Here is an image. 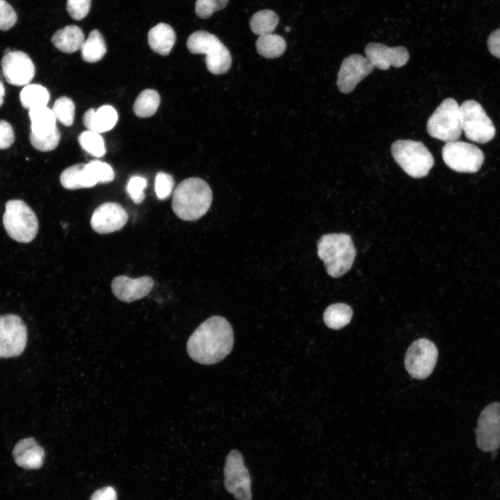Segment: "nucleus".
I'll use <instances>...</instances> for the list:
<instances>
[{
    "label": "nucleus",
    "instance_id": "1",
    "mask_svg": "<svg viewBox=\"0 0 500 500\" xmlns=\"http://www.w3.org/2000/svg\"><path fill=\"white\" fill-rule=\"evenodd\" d=\"M234 337L229 322L221 316H212L192 333L187 342L189 356L202 365H213L228 356Z\"/></svg>",
    "mask_w": 500,
    "mask_h": 500
},
{
    "label": "nucleus",
    "instance_id": "2",
    "mask_svg": "<svg viewBox=\"0 0 500 500\" xmlns=\"http://www.w3.org/2000/svg\"><path fill=\"white\" fill-rule=\"evenodd\" d=\"M212 200L208 184L197 177L181 181L173 193L172 208L174 214L184 221H195L209 210Z\"/></svg>",
    "mask_w": 500,
    "mask_h": 500
},
{
    "label": "nucleus",
    "instance_id": "3",
    "mask_svg": "<svg viewBox=\"0 0 500 500\" xmlns=\"http://www.w3.org/2000/svg\"><path fill=\"white\" fill-rule=\"evenodd\" d=\"M356 253L352 239L346 233L326 234L317 242V255L333 278L342 276L351 268Z\"/></svg>",
    "mask_w": 500,
    "mask_h": 500
},
{
    "label": "nucleus",
    "instance_id": "4",
    "mask_svg": "<svg viewBox=\"0 0 500 500\" xmlns=\"http://www.w3.org/2000/svg\"><path fill=\"white\" fill-rule=\"evenodd\" d=\"M391 153L401 169L415 178L427 176L434 165L431 153L419 141L397 140L391 146Z\"/></svg>",
    "mask_w": 500,
    "mask_h": 500
},
{
    "label": "nucleus",
    "instance_id": "5",
    "mask_svg": "<svg viewBox=\"0 0 500 500\" xmlns=\"http://www.w3.org/2000/svg\"><path fill=\"white\" fill-rule=\"evenodd\" d=\"M3 224L10 238L21 243L31 242L39 227L34 211L20 199H11L6 203Z\"/></svg>",
    "mask_w": 500,
    "mask_h": 500
},
{
    "label": "nucleus",
    "instance_id": "6",
    "mask_svg": "<svg viewBox=\"0 0 500 500\" xmlns=\"http://www.w3.org/2000/svg\"><path fill=\"white\" fill-rule=\"evenodd\" d=\"M186 45L190 52L206 55V67L210 73L222 74L230 69L231 53L215 35L205 31H197L188 37Z\"/></svg>",
    "mask_w": 500,
    "mask_h": 500
},
{
    "label": "nucleus",
    "instance_id": "7",
    "mask_svg": "<svg viewBox=\"0 0 500 500\" xmlns=\"http://www.w3.org/2000/svg\"><path fill=\"white\" fill-rule=\"evenodd\" d=\"M429 135L449 142L457 140L462 133L460 106L452 98L444 99L427 121Z\"/></svg>",
    "mask_w": 500,
    "mask_h": 500
},
{
    "label": "nucleus",
    "instance_id": "8",
    "mask_svg": "<svg viewBox=\"0 0 500 500\" xmlns=\"http://www.w3.org/2000/svg\"><path fill=\"white\" fill-rule=\"evenodd\" d=\"M462 129L465 137L484 144L495 136L496 129L482 106L474 100H467L460 106Z\"/></svg>",
    "mask_w": 500,
    "mask_h": 500
},
{
    "label": "nucleus",
    "instance_id": "9",
    "mask_svg": "<svg viewBox=\"0 0 500 500\" xmlns=\"http://www.w3.org/2000/svg\"><path fill=\"white\" fill-rule=\"evenodd\" d=\"M444 163L452 170L475 173L484 162V154L476 146L462 141L446 142L442 150Z\"/></svg>",
    "mask_w": 500,
    "mask_h": 500
},
{
    "label": "nucleus",
    "instance_id": "10",
    "mask_svg": "<svg viewBox=\"0 0 500 500\" xmlns=\"http://www.w3.org/2000/svg\"><path fill=\"white\" fill-rule=\"evenodd\" d=\"M224 487L237 500H251V482L242 454L232 450L227 455L224 468Z\"/></svg>",
    "mask_w": 500,
    "mask_h": 500
},
{
    "label": "nucleus",
    "instance_id": "11",
    "mask_svg": "<svg viewBox=\"0 0 500 500\" xmlns=\"http://www.w3.org/2000/svg\"><path fill=\"white\" fill-rule=\"evenodd\" d=\"M27 343V329L22 319L12 314L0 315V358L21 355Z\"/></svg>",
    "mask_w": 500,
    "mask_h": 500
},
{
    "label": "nucleus",
    "instance_id": "12",
    "mask_svg": "<svg viewBox=\"0 0 500 500\" xmlns=\"http://www.w3.org/2000/svg\"><path fill=\"white\" fill-rule=\"evenodd\" d=\"M438 356V349L431 340L421 338L408 348L405 366L409 374L417 379L427 378L433 372Z\"/></svg>",
    "mask_w": 500,
    "mask_h": 500
},
{
    "label": "nucleus",
    "instance_id": "13",
    "mask_svg": "<svg viewBox=\"0 0 500 500\" xmlns=\"http://www.w3.org/2000/svg\"><path fill=\"white\" fill-rule=\"evenodd\" d=\"M477 447L484 452L500 447V403L488 405L480 414L476 428Z\"/></svg>",
    "mask_w": 500,
    "mask_h": 500
},
{
    "label": "nucleus",
    "instance_id": "14",
    "mask_svg": "<svg viewBox=\"0 0 500 500\" xmlns=\"http://www.w3.org/2000/svg\"><path fill=\"white\" fill-rule=\"evenodd\" d=\"M375 68L365 56L353 53L346 57L338 73L337 85L344 94L351 92L357 85Z\"/></svg>",
    "mask_w": 500,
    "mask_h": 500
},
{
    "label": "nucleus",
    "instance_id": "15",
    "mask_svg": "<svg viewBox=\"0 0 500 500\" xmlns=\"http://www.w3.org/2000/svg\"><path fill=\"white\" fill-rule=\"evenodd\" d=\"M1 65L4 78L13 85H27L35 76L32 60L21 51H10L5 53Z\"/></svg>",
    "mask_w": 500,
    "mask_h": 500
},
{
    "label": "nucleus",
    "instance_id": "16",
    "mask_svg": "<svg viewBox=\"0 0 500 500\" xmlns=\"http://www.w3.org/2000/svg\"><path fill=\"white\" fill-rule=\"evenodd\" d=\"M128 220V213L118 203L106 202L93 212L90 225L100 234L110 233L122 228Z\"/></svg>",
    "mask_w": 500,
    "mask_h": 500
},
{
    "label": "nucleus",
    "instance_id": "17",
    "mask_svg": "<svg viewBox=\"0 0 500 500\" xmlns=\"http://www.w3.org/2000/svg\"><path fill=\"white\" fill-rule=\"evenodd\" d=\"M365 53L371 63L382 70L388 69L391 66L401 67L407 63L410 57L404 47H389L384 44L376 42L367 44Z\"/></svg>",
    "mask_w": 500,
    "mask_h": 500
},
{
    "label": "nucleus",
    "instance_id": "18",
    "mask_svg": "<svg viewBox=\"0 0 500 500\" xmlns=\"http://www.w3.org/2000/svg\"><path fill=\"white\" fill-rule=\"evenodd\" d=\"M153 279L149 276L131 278L121 275L113 278L111 289L113 294L124 302H133L144 298L152 290Z\"/></svg>",
    "mask_w": 500,
    "mask_h": 500
},
{
    "label": "nucleus",
    "instance_id": "19",
    "mask_svg": "<svg viewBox=\"0 0 500 500\" xmlns=\"http://www.w3.org/2000/svg\"><path fill=\"white\" fill-rule=\"evenodd\" d=\"M12 456L19 467L37 469L44 463V451L33 438H24L15 446Z\"/></svg>",
    "mask_w": 500,
    "mask_h": 500
},
{
    "label": "nucleus",
    "instance_id": "20",
    "mask_svg": "<svg viewBox=\"0 0 500 500\" xmlns=\"http://www.w3.org/2000/svg\"><path fill=\"white\" fill-rule=\"evenodd\" d=\"M117 120V112L110 105H103L97 110L90 108L83 116L84 126L89 131L99 133L111 130Z\"/></svg>",
    "mask_w": 500,
    "mask_h": 500
},
{
    "label": "nucleus",
    "instance_id": "21",
    "mask_svg": "<svg viewBox=\"0 0 500 500\" xmlns=\"http://www.w3.org/2000/svg\"><path fill=\"white\" fill-rule=\"evenodd\" d=\"M176 40L173 28L165 23H159L152 27L148 33V44L156 53L167 56L172 49Z\"/></svg>",
    "mask_w": 500,
    "mask_h": 500
},
{
    "label": "nucleus",
    "instance_id": "22",
    "mask_svg": "<svg viewBox=\"0 0 500 500\" xmlns=\"http://www.w3.org/2000/svg\"><path fill=\"white\" fill-rule=\"evenodd\" d=\"M85 36L80 27L69 25L58 30L51 38V42L59 51L72 53L80 50Z\"/></svg>",
    "mask_w": 500,
    "mask_h": 500
},
{
    "label": "nucleus",
    "instance_id": "23",
    "mask_svg": "<svg viewBox=\"0 0 500 500\" xmlns=\"http://www.w3.org/2000/svg\"><path fill=\"white\" fill-rule=\"evenodd\" d=\"M31 133L39 137L52 133L56 126V118L51 109L47 106L29 110Z\"/></svg>",
    "mask_w": 500,
    "mask_h": 500
},
{
    "label": "nucleus",
    "instance_id": "24",
    "mask_svg": "<svg viewBox=\"0 0 500 500\" xmlns=\"http://www.w3.org/2000/svg\"><path fill=\"white\" fill-rule=\"evenodd\" d=\"M81 56L88 62H97L101 60L106 53L107 48L104 38L97 30H92L81 48Z\"/></svg>",
    "mask_w": 500,
    "mask_h": 500
},
{
    "label": "nucleus",
    "instance_id": "25",
    "mask_svg": "<svg viewBox=\"0 0 500 500\" xmlns=\"http://www.w3.org/2000/svg\"><path fill=\"white\" fill-rule=\"evenodd\" d=\"M19 99L24 108H33L47 106L50 94L48 90L39 84H28L21 90Z\"/></svg>",
    "mask_w": 500,
    "mask_h": 500
},
{
    "label": "nucleus",
    "instance_id": "26",
    "mask_svg": "<svg viewBox=\"0 0 500 500\" xmlns=\"http://www.w3.org/2000/svg\"><path fill=\"white\" fill-rule=\"evenodd\" d=\"M352 315L353 312L349 306L338 303L330 305L326 308L323 319L330 328L340 329L350 322Z\"/></svg>",
    "mask_w": 500,
    "mask_h": 500
},
{
    "label": "nucleus",
    "instance_id": "27",
    "mask_svg": "<svg viewBox=\"0 0 500 500\" xmlns=\"http://www.w3.org/2000/svg\"><path fill=\"white\" fill-rule=\"evenodd\" d=\"M258 53L267 58L280 57L286 49L285 40L278 35H260L256 42Z\"/></svg>",
    "mask_w": 500,
    "mask_h": 500
},
{
    "label": "nucleus",
    "instance_id": "28",
    "mask_svg": "<svg viewBox=\"0 0 500 500\" xmlns=\"http://www.w3.org/2000/svg\"><path fill=\"white\" fill-rule=\"evenodd\" d=\"M160 102L158 92L152 89L142 91L133 104V111L140 117H149L157 111Z\"/></svg>",
    "mask_w": 500,
    "mask_h": 500
},
{
    "label": "nucleus",
    "instance_id": "29",
    "mask_svg": "<svg viewBox=\"0 0 500 500\" xmlns=\"http://www.w3.org/2000/svg\"><path fill=\"white\" fill-rule=\"evenodd\" d=\"M278 21V16L274 11L262 10L253 15L249 24L253 33L260 36L272 33Z\"/></svg>",
    "mask_w": 500,
    "mask_h": 500
},
{
    "label": "nucleus",
    "instance_id": "30",
    "mask_svg": "<svg viewBox=\"0 0 500 500\" xmlns=\"http://www.w3.org/2000/svg\"><path fill=\"white\" fill-rule=\"evenodd\" d=\"M84 173L92 187L98 183L110 182L115 178L112 167L108 163L99 160H92L85 164Z\"/></svg>",
    "mask_w": 500,
    "mask_h": 500
},
{
    "label": "nucleus",
    "instance_id": "31",
    "mask_svg": "<svg viewBox=\"0 0 500 500\" xmlns=\"http://www.w3.org/2000/svg\"><path fill=\"white\" fill-rule=\"evenodd\" d=\"M85 165L76 164L65 169L60 176L62 185L68 190L89 188L83 172Z\"/></svg>",
    "mask_w": 500,
    "mask_h": 500
},
{
    "label": "nucleus",
    "instance_id": "32",
    "mask_svg": "<svg viewBox=\"0 0 500 500\" xmlns=\"http://www.w3.org/2000/svg\"><path fill=\"white\" fill-rule=\"evenodd\" d=\"M81 147L89 154L95 157H102L106 152L104 140L97 132L85 131L78 136Z\"/></svg>",
    "mask_w": 500,
    "mask_h": 500
},
{
    "label": "nucleus",
    "instance_id": "33",
    "mask_svg": "<svg viewBox=\"0 0 500 500\" xmlns=\"http://www.w3.org/2000/svg\"><path fill=\"white\" fill-rule=\"evenodd\" d=\"M52 111L56 118L65 126H70L74 123L75 106L73 101L67 97L57 99L52 107Z\"/></svg>",
    "mask_w": 500,
    "mask_h": 500
},
{
    "label": "nucleus",
    "instance_id": "34",
    "mask_svg": "<svg viewBox=\"0 0 500 500\" xmlns=\"http://www.w3.org/2000/svg\"><path fill=\"white\" fill-rule=\"evenodd\" d=\"M60 140V133L58 128L47 136L39 137L31 132L29 140L32 146L40 151H49L56 149Z\"/></svg>",
    "mask_w": 500,
    "mask_h": 500
},
{
    "label": "nucleus",
    "instance_id": "35",
    "mask_svg": "<svg viewBox=\"0 0 500 500\" xmlns=\"http://www.w3.org/2000/svg\"><path fill=\"white\" fill-rule=\"evenodd\" d=\"M174 186V180L172 175L159 172L155 178L154 190L156 197L160 200L167 199L172 193Z\"/></svg>",
    "mask_w": 500,
    "mask_h": 500
},
{
    "label": "nucleus",
    "instance_id": "36",
    "mask_svg": "<svg viewBox=\"0 0 500 500\" xmlns=\"http://www.w3.org/2000/svg\"><path fill=\"white\" fill-rule=\"evenodd\" d=\"M228 0H197L195 13L201 19H208L213 12L224 9Z\"/></svg>",
    "mask_w": 500,
    "mask_h": 500
},
{
    "label": "nucleus",
    "instance_id": "37",
    "mask_svg": "<svg viewBox=\"0 0 500 500\" xmlns=\"http://www.w3.org/2000/svg\"><path fill=\"white\" fill-rule=\"evenodd\" d=\"M147 185V179L140 176H133L128 180L126 190L135 203L139 204L144 199V191Z\"/></svg>",
    "mask_w": 500,
    "mask_h": 500
},
{
    "label": "nucleus",
    "instance_id": "38",
    "mask_svg": "<svg viewBox=\"0 0 500 500\" xmlns=\"http://www.w3.org/2000/svg\"><path fill=\"white\" fill-rule=\"evenodd\" d=\"M17 15L14 8L6 0H0V30L10 29L17 22Z\"/></svg>",
    "mask_w": 500,
    "mask_h": 500
},
{
    "label": "nucleus",
    "instance_id": "39",
    "mask_svg": "<svg viewBox=\"0 0 500 500\" xmlns=\"http://www.w3.org/2000/svg\"><path fill=\"white\" fill-rule=\"evenodd\" d=\"M91 6V0H67V10L75 20H81L88 14Z\"/></svg>",
    "mask_w": 500,
    "mask_h": 500
},
{
    "label": "nucleus",
    "instance_id": "40",
    "mask_svg": "<svg viewBox=\"0 0 500 500\" xmlns=\"http://www.w3.org/2000/svg\"><path fill=\"white\" fill-rule=\"evenodd\" d=\"M14 140L15 134L11 125L4 120H0V149L9 148Z\"/></svg>",
    "mask_w": 500,
    "mask_h": 500
},
{
    "label": "nucleus",
    "instance_id": "41",
    "mask_svg": "<svg viewBox=\"0 0 500 500\" xmlns=\"http://www.w3.org/2000/svg\"><path fill=\"white\" fill-rule=\"evenodd\" d=\"M487 44L490 53L500 58V28L496 29L490 35Z\"/></svg>",
    "mask_w": 500,
    "mask_h": 500
},
{
    "label": "nucleus",
    "instance_id": "42",
    "mask_svg": "<svg viewBox=\"0 0 500 500\" xmlns=\"http://www.w3.org/2000/svg\"><path fill=\"white\" fill-rule=\"evenodd\" d=\"M117 498L115 489L108 486L97 490L92 495L90 500H117Z\"/></svg>",
    "mask_w": 500,
    "mask_h": 500
},
{
    "label": "nucleus",
    "instance_id": "43",
    "mask_svg": "<svg viewBox=\"0 0 500 500\" xmlns=\"http://www.w3.org/2000/svg\"><path fill=\"white\" fill-rule=\"evenodd\" d=\"M5 95V88L1 81H0V107L3 103V97Z\"/></svg>",
    "mask_w": 500,
    "mask_h": 500
},
{
    "label": "nucleus",
    "instance_id": "44",
    "mask_svg": "<svg viewBox=\"0 0 500 500\" xmlns=\"http://www.w3.org/2000/svg\"><path fill=\"white\" fill-rule=\"evenodd\" d=\"M285 31H288H288H290V28L288 27V26L285 27Z\"/></svg>",
    "mask_w": 500,
    "mask_h": 500
}]
</instances>
